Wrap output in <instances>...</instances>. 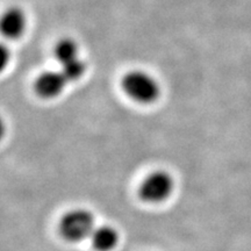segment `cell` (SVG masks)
<instances>
[{"mask_svg": "<svg viewBox=\"0 0 251 251\" xmlns=\"http://www.w3.org/2000/svg\"><path fill=\"white\" fill-rule=\"evenodd\" d=\"M96 229L93 215L85 209H74L68 212L59 222V231L70 242L90 238Z\"/></svg>", "mask_w": 251, "mask_h": 251, "instance_id": "cell-1", "label": "cell"}, {"mask_svg": "<svg viewBox=\"0 0 251 251\" xmlns=\"http://www.w3.org/2000/svg\"><path fill=\"white\" fill-rule=\"evenodd\" d=\"M55 57L61 65L76 61L79 58L77 45L72 40H62L55 48Z\"/></svg>", "mask_w": 251, "mask_h": 251, "instance_id": "cell-7", "label": "cell"}, {"mask_svg": "<svg viewBox=\"0 0 251 251\" xmlns=\"http://www.w3.org/2000/svg\"><path fill=\"white\" fill-rule=\"evenodd\" d=\"M26 20L23 12L19 9L12 8L8 9L6 13L2 15L1 19V31L6 37L9 39H15L20 36L25 29Z\"/></svg>", "mask_w": 251, "mask_h": 251, "instance_id": "cell-6", "label": "cell"}, {"mask_svg": "<svg viewBox=\"0 0 251 251\" xmlns=\"http://www.w3.org/2000/svg\"><path fill=\"white\" fill-rule=\"evenodd\" d=\"M90 240L96 250L111 251L118 246L119 234L111 226H100L94 229Z\"/></svg>", "mask_w": 251, "mask_h": 251, "instance_id": "cell-5", "label": "cell"}, {"mask_svg": "<svg viewBox=\"0 0 251 251\" xmlns=\"http://www.w3.org/2000/svg\"><path fill=\"white\" fill-rule=\"evenodd\" d=\"M70 79L64 71H47L37 78L35 81V91L42 98H54L58 96Z\"/></svg>", "mask_w": 251, "mask_h": 251, "instance_id": "cell-4", "label": "cell"}, {"mask_svg": "<svg viewBox=\"0 0 251 251\" xmlns=\"http://www.w3.org/2000/svg\"><path fill=\"white\" fill-rule=\"evenodd\" d=\"M122 87L128 96L140 102H151L159 96L156 80L141 71L129 72L122 80Z\"/></svg>", "mask_w": 251, "mask_h": 251, "instance_id": "cell-2", "label": "cell"}, {"mask_svg": "<svg viewBox=\"0 0 251 251\" xmlns=\"http://www.w3.org/2000/svg\"><path fill=\"white\" fill-rule=\"evenodd\" d=\"M175 181L168 172L156 171L143 180L140 187V197L147 202H162L171 196Z\"/></svg>", "mask_w": 251, "mask_h": 251, "instance_id": "cell-3", "label": "cell"}]
</instances>
